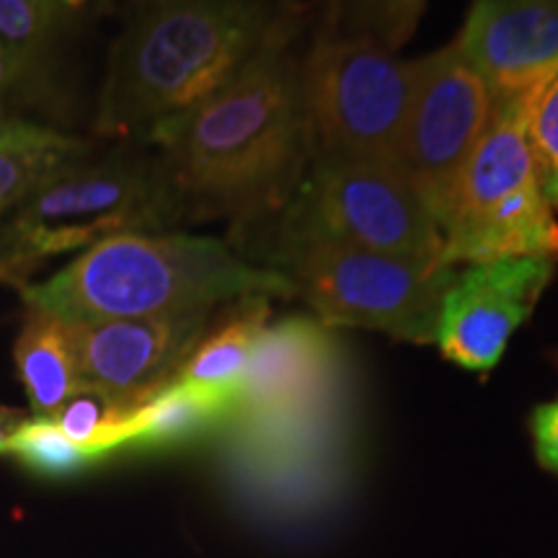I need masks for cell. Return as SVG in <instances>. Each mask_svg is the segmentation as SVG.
<instances>
[{"label": "cell", "mask_w": 558, "mask_h": 558, "mask_svg": "<svg viewBox=\"0 0 558 558\" xmlns=\"http://www.w3.org/2000/svg\"><path fill=\"white\" fill-rule=\"evenodd\" d=\"M209 311L150 318L65 320L75 375L86 386L150 399L199 344Z\"/></svg>", "instance_id": "obj_11"}, {"label": "cell", "mask_w": 558, "mask_h": 558, "mask_svg": "<svg viewBox=\"0 0 558 558\" xmlns=\"http://www.w3.org/2000/svg\"><path fill=\"white\" fill-rule=\"evenodd\" d=\"M184 213L158 160L117 150L52 173L0 222V259L37 269L47 256L109 235L166 228Z\"/></svg>", "instance_id": "obj_4"}, {"label": "cell", "mask_w": 558, "mask_h": 558, "mask_svg": "<svg viewBox=\"0 0 558 558\" xmlns=\"http://www.w3.org/2000/svg\"><path fill=\"white\" fill-rule=\"evenodd\" d=\"M530 427H533V442L538 463L558 476V399L535 409Z\"/></svg>", "instance_id": "obj_24"}, {"label": "cell", "mask_w": 558, "mask_h": 558, "mask_svg": "<svg viewBox=\"0 0 558 558\" xmlns=\"http://www.w3.org/2000/svg\"><path fill=\"white\" fill-rule=\"evenodd\" d=\"M230 411L233 409L226 401L197 393V390L171 380L135 411L130 422L128 445H153L156 448V445L179 442V439L192 437L194 432L228 416Z\"/></svg>", "instance_id": "obj_18"}, {"label": "cell", "mask_w": 558, "mask_h": 558, "mask_svg": "<svg viewBox=\"0 0 558 558\" xmlns=\"http://www.w3.org/2000/svg\"><path fill=\"white\" fill-rule=\"evenodd\" d=\"M295 37L292 11L233 81L145 132L186 215L254 226L288 205L316 153Z\"/></svg>", "instance_id": "obj_1"}, {"label": "cell", "mask_w": 558, "mask_h": 558, "mask_svg": "<svg viewBox=\"0 0 558 558\" xmlns=\"http://www.w3.org/2000/svg\"><path fill=\"white\" fill-rule=\"evenodd\" d=\"M271 262L329 329L357 326L414 344L437 339L442 298L456 279V267L326 241L279 246Z\"/></svg>", "instance_id": "obj_7"}, {"label": "cell", "mask_w": 558, "mask_h": 558, "mask_svg": "<svg viewBox=\"0 0 558 558\" xmlns=\"http://www.w3.org/2000/svg\"><path fill=\"white\" fill-rule=\"evenodd\" d=\"M88 153L86 140L62 135L45 124L0 122V220L9 218L54 171Z\"/></svg>", "instance_id": "obj_15"}, {"label": "cell", "mask_w": 558, "mask_h": 558, "mask_svg": "<svg viewBox=\"0 0 558 558\" xmlns=\"http://www.w3.org/2000/svg\"><path fill=\"white\" fill-rule=\"evenodd\" d=\"M32 267H24V264H13V262H5L0 259V282L3 284H16L19 290L26 288V279L32 275Z\"/></svg>", "instance_id": "obj_26"}, {"label": "cell", "mask_w": 558, "mask_h": 558, "mask_svg": "<svg viewBox=\"0 0 558 558\" xmlns=\"http://www.w3.org/2000/svg\"><path fill=\"white\" fill-rule=\"evenodd\" d=\"M277 220V248L326 241L448 267L435 215L396 166L313 153Z\"/></svg>", "instance_id": "obj_6"}, {"label": "cell", "mask_w": 558, "mask_h": 558, "mask_svg": "<svg viewBox=\"0 0 558 558\" xmlns=\"http://www.w3.org/2000/svg\"><path fill=\"white\" fill-rule=\"evenodd\" d=\"M558 259L514 256L456 271L437 320V344L456 365L486 373L535 311Z\"/></svg>", "instance_id": "obj_10"}, {"label": "cell", "mask_w": 558, "mask_h": 558, "mask_svg": "<svg viewBox=\"0 0 558 558\" xmlns=\"http://www.w3.org/2000/svg\"><path fill=\"white\" fill-rule=\"evenodd\" d=\"M70 13V0H0V45L45 60Z\"/></svg>", "instance_id": "obj_21"}, {"label": "cell", "mask_w": 558, "mask_h": 558, "mask_svg": "<svg viewBox=\"0 0 558 558\" xmlns=\"http://www.w3.org/2000/svg\"><path fill=\"white\" fill-rule=\"evenodd\" d=\"M9 452L45 476H65V473L81 471L94 460L86 450L62 435L52 416L26 418L24 427L11 437Z\"/></svg>", "instance_id": "obj_22"}, {"label": "cell", "mask_w": 558, "mask_h": 558, "mask_svg": "<svg viewBox=\"0 0 558 558\" xmlns=\"http://www.w3.org/2000/svg\"><path fill=\"white\" fill-rule=\"evenodd\" d=\"M290 13L271 0H153L111 50L96 130L128 137L197 107L248 65Z\"/></svg>", "instance_id": "obj_2"}, {"label": "cell", "mask_w": 558, "mask_h": 558, "mask_svg": "<svg viewBox=\"0 0 558 558\" xmlns=\"http://www.w3.org/2000/svg\"><path fill=\"white\" fill-rule=\"evenodd\" d=\"M456 45L492 99L525 96L558 70V0H473Z\"/></svg>", "instance_id": "obj_13"}, {"label": "cell", "mask_w": 558, "mask_h": 558, "mask_svg": "<svg viewBox=\"0 0 558 558\" xmlns=\"http://www.w3.org/2000/svg\"><path fill=\"white\" fill-rule=\"evenodd\" d=\"M427 0H326V26L347 39L399 50L416 32Z\"/></svg>", "instance_id": "obj_19"}, {"label": "cell", "mask_w": 558, "mask_h": 558, "mask_svg": "<svg viewBox=\"0 0 558 558\" xmlns=\"http://www.w3.org/2000/svg\"><path fill=\"white\" fill-rule=\"evenodd\" d=\"M492 94L456 41L416 60L401 171L437 226L492 114Z\"/></svg>", "instance_id": "obj_9"}, {"label": "cell", "mask_w": 558, "mask_h": 558, "mask_svg": "<svg viewBox=\"0 0 558 558\" xmlns=\"http://www.w3.org/2000/svg\"><path fill=\"white\" fill-rule=\"evenodd\" d=\"M492 101L484 135L439 220L442 262L456 267L514 256L558 259V220L527 148V94Z\"/></svg>", "instance_id": "obj_5"}, {"label": "cell", "mask_w": 558, "mask_h": 558, "mask_svg": "<svg viewBox=\"0 0 558 558\" xmlns=\"http://www.w3.org/2000/svg\"><path fill=\"white\" fill-rule=\"evenodd\" d=\"M21 292L29 308L62 320H111L209 311L228 300L292 298L295 288L288 275L248 264L215 239L120 233Z\"/></svg>", "instance_id": "obj_3"}, {"label": "cell", "mask_w": 558, "mask_h": 558, "mask_svg": "<svg viewBox=\"0 0 558 558\" xmlns=\"http://www.w3.org/2000/svg\"><path fill=\"white\" fill-rule=\"evenodd\" d=\"M16 367L34 414L52 416L81 386L70 357L65 320L26 305L24 329L16 341Z\"/></svg>", "instance_id": "obj_16"}, {"label": "cell", "mask_w": 558, "mask_h": 558, "mask_svg": "<svg viewBox=\"0 0 558 558\" xmlns=\"http://www.w3.org/2000/svg\"><path fill=\"white\" fill-rule=\"evenodd\" d=\"M145 401L148 399L143 396H120L81 383L75 393L54 411L52 422L70 442H75L96 460L104 452L130 442V422Z\"/></svg>", "instance_id": "obj_17"}, {"label": "cell", "mask_w": 558, "mask_h": 558, "mask_svg": "<svg viewBox=\"0 0 558 558\" xmlns=\"http://www.w3.org/2000/svg\"><path fill=\"white\" fill-rule=\"evenodd\" d=\"M339 341L316 318L267 324L251 352L233 414L239 418L295 416L341 407Z\"/></svg>", "instance_id": "obj_12"}, {"label": "cell", "mask_w": 558, "mask_h": 558, "mask_svg": "<svg viewBox=\"0 0 558 558\" xmlns=\"http://www.w3.org/2000/svg\"><path fill=\"white\" fill-rule=\"evenodd\" d=\"M416 60L367 39L320 29L303 58V94L316 153L401 169Z\"/></svg>", "instance_id": "obj_8"}, {"label": "cell", "mask_w": 558, "mask_h": 558, "mask_svg": "<svg viewBox=\"0 0 558 558\" xmlns=\"http://www.w3.org/2000/svg\"><path fill=\"white\" fill-rule=\"evenodd\" d=\"M24 411L11 409V407H0V452H9V442L11 437L26 424Z\"/></svg>", "instance_id": "obj_25"}, {"label": "cell", "mask_w": 558, "mask_h": 558, "mask_svg": "<svg viewBox=\"0 0 558 558\" xmlns=\"http://www.w3.org/2000/svg\"><path fill=\"white\" fill-rule=\"evenodd\" d=\"M45 60L24 58L0 45V122L21 120V111L45 101Z\"/></svg>", "instance_id": "obj_23"}, {"label": "cell", "mask_w": 558, "mask_h": 558, "mask_svg": "<svg viewBox=\"0 0 558 558\" xmlns=\"http://www.w3.org/2000/svg\"><path fill=\"white\" fill-rule=\"evenodd\" d=\"M525 135L543 197L558 213V70L527 94Z\"/></svg>", "instance_id": "obj_20"}, {"label": "cell", "mask_w": 558, "mask_h": 558, "mask_svg": "<svg viewBox=\"0 0 558 558\" xmlns=\"http://www.w3.org/2000/svg\"><path fill=\"white\" fill-rule=\"evenodd\" d=\"M267 298L243 300V305L233 313V318L226 326H220L213 337H207L202 344L192 349V354L179 367L173 380L197 390V393L226 401L233 409L235 399H239L243 375H246L251 352H254L262 329L267 326Z\"/></svg>", "instance_id": "obj_14"}]
</instances>
